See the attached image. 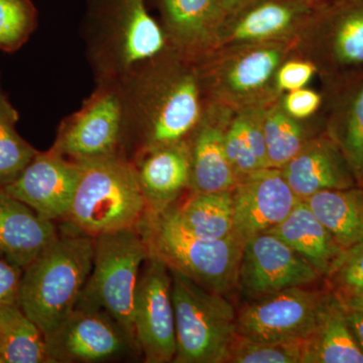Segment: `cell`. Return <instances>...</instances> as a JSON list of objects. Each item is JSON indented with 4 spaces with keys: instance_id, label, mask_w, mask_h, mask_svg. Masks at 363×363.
I'll list each match as a JSON object with an SVG mask.
<instances>
[{
    "instance_id": "cell-1",
    "label": "cell",
    "mask_w": 363,
    "mask_h": 363,
    "mask_svg": "<svg viewBox=\"0 0 363 363\" xmlns=\"http://www.w3.org/2000/svg\"><path fill=\"white\" fill-rule=\"evenodd\" d=\"M126 159L188 140L204 113L197 62L169 48L121 82Z\"/></svg>"
},
{
    "instance_id": "cell-2",
    "label": "cell",
    "mask_w": 363,
    "mask_h": 363,
    "mask_svg": "<svg viewBox=\"0 0 363 363\" xmlns=\"http://www.w3.org/2000/svg\"><path fill=\"white\" fill-rule=\"evenodd\" d=\"M83 38L96 82H121L169 48L145 0H99Z\"/></svg>"
},
{
    "instance_id": "cell-3",
    "label": "cell",
    "mask_w": 363,
    "mask_h": 363,
    "mask_svg": "<svg viewBox=\"0 0 363 363\" xmlns=\"http://www.w3.org/2000/svg\"><path fill=\"white\" fill-rule=\"evenodd\" d=\"M94 257V238L69 231L21 272L18 302L45 335L75 309Z\"/></svg>"
},
{
    "instance_id": "cell-4",
    "label": "cell",
    "mask_w": 363,
    "mask_h": 363,
    "mask_svg": "<svg viewBox=\"0 0 363 363\" xmlns=\"http://www.w3.org/2000/svg\"><path fill=\"white\" fill-rule=\"evenodd\" d=\"M294 48L295 40L231 45L203 55L196 62L207 102L240 111L277 101V72Z\"/></svg>"
},
{
    "instance_id": "cell-5",
    "label": "cell",
    "mask_w": 363,
    "mask_h": 363,
    "mask_svg": "<svg viewBox=\"0 0 363 363\" xmlns=\"http://www.w3.org/2000/svg\"><path fill=\"white\" fill-rule=\"evenodd\" d=\"M81 175L66 222L91 238L136 228L147 209L135 168L123 155L79 162Z\"/></svg>"
},
{
    "instance_id": "cell-6",
    "label": "cell",
    "mask_w": 363,
    "mask_h": 363,
    "mask_svg": "<svg viewBox=\"0 0 363 363\" xmlns=\"http://www.w3.org/2000/svg\"><path fill=\"white\" fill-rule=\"evenodd\" d=\"M150 255L212 292L225 295L238 286L245 243L235 236L202 240L177 226L164 213H149L138 225Z\"/></svg>"
},
{
    "instance_id": "cell-7",
    "label": "cell",
    "mask_w": 363,
    "mask_h": 363,
    "mask_svg": "<svg viewBox=\"0 0 363 363\" xmlns=\"http://www.w3.org/2000/svg\"><path fill=\"white\" fill-rule=\"evenodd\" d=\"M175 312V363H226L238 336V314L225 295L171 269Z\"/></svg>"
},
{
    "instance_id": "cell-8",
    "label": "cell",
    "mask_w": 363,
    "mask_h": 363,
    "mask_svg": "<svg viewBox=\"0 0 363 363\" xmlns=\"http://www.w3.org/2000/svg\"><path fill=\"white\" fill-rule=\"evenodd\" d=\"M149 255L138 227L95 236L92 269L78 302L108 312L136 347L133 306L140 271Z\"/></svg>"
},
{
    "instance_id": "cell-9",
    "label": "cell",
    "mask_w": 363,
    "mask_h": 363,
    "mask_svg": "<svg viewBox=\"0 0 363 363\" xmlns=\"http://www.w3.org/2000/svg\"><path fill=\"white\" fill-rule=\"evenodd\" d=\"M294 50L314 64L321 80L362 70L363 0H327L315 6Z\"/></svg>"
},
{
    "instance_id": "cell-10",
    "label": "cell",
    "mask_w": 363,
    "mask_h": 363,
    "mask_svg": "<svg viewBox=\"0 0 363 363\" xmlns=\"http://www.w3.org/2000/svg\"><path fill=\"white\" fill-rule=\"evenodd\" d=\"M123 128L121 82L98 81L81 108L60 124L52 149L76 162L123 155Z\"/></svg>"
},
{
    "instance_id": "cell-11",
    "label": "cell",
    "mask_w": 363,
    "mask_h": 363,
    "mask_svg": "<svg viewBox=\"0 0 363 363\" xmlns=\"http://www.w3.org/2000/svg\"><path fill=\"white\" fill-rule=\"evenodd\" d=\"M333 297L331 289L301 286L257 298L238 313V334L255 340L304 342Z\"/></svg>"
},
{
    "instance_id": "cell-12",
    "label": "cell",
    "mask_w": 363,
    "mask_h": 363,
    "mask_svg": "<svg viewBox=\"0 0 363 363\" xmlns=\"http://www.w3.org/2000/svg\"><path fill=\"white\" fill-rule=\"evenodd\" d=\"M45 338L51 363L104 362L140 352L108 312L92 306L77 304Z\"/></svg>"
},
{
    "instance_id": "cell-13",
    "label": "cell",
    "mask_w": 363,
    "mask_h": 363,
    "mask_svg": "<svg viewBox=\"0 0 363 363\" xmlns=\"http://www.w3.org/2000/svg\"><path fill=\"white\" fill-rule=\"evenodd\" d=\"M133 326L136 344L145 363L174 362L177 346L171 271L154 255H149L140 271Z\"/></svg>"
},
{
    "instance_id": "cell-14",
    "label": "cell",
    "mask_w": 363,
    "mask_h": 363,
    "mask_svg": "<svg viewBox=\"0 0 363 363\" xmlns=\"http://www.w3.org/2000/svg\"><path fill=\"white\" fill-rule=\"evenodd\" d=\"M321 278L293 248L271 233L253 236L242 248L238 286L257 298L293 286H311Z\"/></svg>"
},
{
    "instance_id": "cell-15",
    "label": "cell",
    "mask_w": 363,
    "mask_h": 363,
    "mask_svg": "<svg viewBox=\"0 0 363 363\" xmlns=\"http://www.w3.org/2000/svg\"><path fill=\"white\" fill-rule=\"evenodd\" d=\"M231 193L233 234L243 243L278 226L300 201L281 169H257L241 176Z\"/></svg>"
},
{
    "instance_id": "cell-16",
    "label": "cell",
    "mask_w": 363,
    "mask_h": 363,
    "mask_svg": "<svg viewBox=\"0 0 363 363\" xmlns=\"http://www.w3.org/2000/svg\"><path fill=\"white\" fill-rule=\"evenodd\" d=\"M314 7L300 0H247L222 20L213 49L295 40Z\"/></svg>"
},
{
    "instance_id": "cell-17",
    "label": "cell",
    "mask_w": 363,
    "mask_h": 363,
    "mask_svg": "<svg viewBox=\"0 0 363 363\" xmlns=\"http://www.w3.org/2000/svg\"><path fill=\"white\" fill-rule=\"evenodd\" d=\"M81 164L52 147L38 150L20 176L2 188L45 218L66 220L77 189Z\"/></svg>"
},
{
    "instance_id": "cell-18",
    "label": "cell",
    "mask_w": 363,
    "mask_h": 363,
    "mask_svg": "<svg viewBox=\"0 0 363 363\" xmlns=\"http://www.w3.org/2000/svg\"><path fill=\"white\" fill-rule=\"evenodd\" d=\"M323 105L320 116L325 133L363 184V69L338 77L323 79Z\"/></svg>"
},
{
    "instance_id": "cell-19",
    "label": "cell",
    "mask_w": 363,
    "mask_h": 363,
    "mask_svg": "<svg viewBox=\"0 0 363 363\" xmlns=\"http://www.w3.org/2000/svg\"><path fill=\"white\" fill-rule=\"evenodd\" d=\"M234 111L224 105L208 102L204 113L189 136L190 192L231 191L238 182L227 157L225 135Z\"/></svg>"
},
{
    "instance_id": "cell-20",
    "label": "cell",
    "mask_w": 363,
    "mask_h": 363,
    "mask_svg": "<svg viewBox=\"0 0 363 363\" xmlns=\"http://www.w3.org/2000/svg\"><path fill=\"white\" fill-rule=\"evenodd\" d=\"M130 161L149 213L166 211L186 190L190 191L188 140L147 150Z\"/></svg>"
},
{
    "instance_id": "cell-21",
    "label": "cell",
    "mask_w": 363,
    "mask_h": 363,
    "mask_svg": "<svg viewBox=\"0 0 363 363\" xmlns=\"http://www.w3.org/2000/svg\"><path fill=\"white\" fill-rule=\"evenodd\" d=\"M281 169L298 200L321 191L359 185L347 160L324 130L313 135Z\"/></svg>"
},
{
    "instance_id": "cell-22",
    "label": "cell",
    "mask_w": 363,
    "mask_h": 363,
    "mask_svg": "<svg viewBox=\"0 0 363 363\" xmlns=\"http://www.w3.org/2000/svg\"><path fill=\"white\" fill-rule=\"evenodd\" d=\"M58 236L54 221L0 188V259L23 271Z\"/></svg>"
},
{
    "instance_id": "cell-23",
    "label": "cell",
    "mask_w": 363,
    "mask_h": 363,
    "mask_svg": "<svg viewBox=\"0 0 363 363\" xmlns=\"http://www.w3.org/2000/svg\"><path fill=\"white\" fill-rule=\"evenodd\" d=\"M160 6L169 48L195 61L213 49L220 25L215 0H160Z\"/></svg>"
},
{
    "instance_id": "cell-24",
    "label": "cell",
    "mask_w": 363,
    "mask_h": 363,
    "mask_svg": "<svg viewBox=\"0 0 363 363\" xmlns=\"http://www.w3.org/2000/svg\"><path fill=\"white\" fill-rule=\"evenodd\" d=\"M267 233L285 241L324 279L330 276L345 252L302 200L285 220Z\"/></svg>"
},
{
    "instance_id": "cell-25",
    "label": "cell",
    "mask_w": 363,
    "mask_h": 363,
    "mask_svg": "<svg viewBox=\"0 0 363 363\" xmlns=\"http://www.w3.org/2000/svg\"><path fill=\"white\" fill-rule=\"evenodd\" d=\"M344 250L363 242V187L334 189L302 200Z\"/></svg>"
},
{
    "instance_id": "cell-26",
    "label": "cell",
    "mask_w": 363,
    "mask_h": 363,
    "mask_svg": "<svg viewBox=\"0 0 363 363\" xmlns=\"http://www.w3.org/2000/svg\"><path fill=\"white\" fill-rule=\"evenodd\" d=\"M171 220L195 238L223 240L233 235V206L231 191L190 192L179 206L166 210Z\"/></svg>"
},
{
    "instance_id": "cell-27",
    "label": "cell",
    "mask_w": 363,
    "mask_h": 363,
    "mask_svg": "<svg viewBox=\"0 0 363 363\" xmlns=\"http://www.w3.org/2000/svg\"><path fill=\"white\" fill-rule=\"evenodd\" d=\"M302 363H363V352L351 333L335 293L317 328L303 342Z\"/></svg>"
},
{
    "instance_id": "cell-28",
    "label": "cell",
    "mask_w": 363,
    "mask_h": 363,
    "mask_svg": "<svg viewBox=\"0 0 363 363\" xmlns=\"http://www.w3.org/2000/svg\"><path fill=\"white\" fill-rule=\"evenodd\" d=\"M262 130L269 167L281 169L313 135L323 130V123L321 117L318 121L294 118L284 111L279 99L264 108Z\"/></svg>"
},
{
    "instance_id": "cell-29",
    "label": "cell",
    "mask_w": 363,
    "mask_h": 363,
    "mask_svg": "<svg viewBox=\"0 0 363 363\" xmlns=\"http://www.w3.org/2000/svg\"><path fill=\"white\" fill-rule=\"evenodd\" d=\"M264 107L234 111L225 135L227 157L238 179L269 168L262 130Z\"/></svg>"
},
{
    "instance_id": "cell-30",
    "label": "cell",
    "mask_w": 363,
    "mask_h": 363,
    "mask_svg": "<svg viewBox=\"0 0 363 363\" xmlns=\"http://www.w3.org/2000/svg\"><path fill=\"white\" fill-rule=\"evenodd\" d=\"M2 363H51L45 334L18 303L0 306Z\"/></svg>"
},
{
    "instance_id": "cell-31",
    "label": "cell",
    "mask_w": 363,
    "mask_h": 363,
    "mask_svg": "<svg viewBox=\"0 0 363 363\" xmlns=\"http://www.w3.org/2000/svg\"><path fill=\"white\" fill-rule=\"evenodd\" d=\"M18 112L0 87V188L13 183L38 150L16 130Z\"/></svg>"
},
{
    "instance_id": "cell-32",
    "label": "cell",
    "mask_w": 363,
    "mask_h": 363,
    "mask_svg": "<svg viewBox=\"0 0 363 363\" xmlns=\"http://www.w3.org/2000/svg\"><path fill=\"white\" fill-rule=\"evenodd\" d=\"M38 25L30 0H0V51H18Z\"/></svg>"
},
{
    "instance_id": "cell-33",
    "label": "cell",
    "mask_w": 363,
    "mask_h": 363,
    "mask_svg": "<svg viewBox=\"0 0 363 363\" xmlns=\"http://www.w3.org/2000/svg\"><path fill=\"white\" fill-rule=\"evenodd\" d=\"M303 342L255 340L238 334L226 363H302Z\"/></svg>"
},
{
    "instance_id": "cell-34",
    "label": "cell",
    "mask_w": 363,
    "mask_h": 363,
    "mask_svg": "<svg viewBox=\"0 0 363 363\" xmlns=\"http://www.w3.org/2000/svg\"><path fill=\"white\" fill-rule=\"evenodd\" d=\"M337 297H346L363 289V242L346 250L340 262L326 279Z\"/></svg>"
},
{
    "instance_id": "cell-35",
    "label": "cell",
    "mask_w": 363,
    "mask_h": 363,
    "mask_svg": "<svg viewBox=\"0 0 363 363\" xmlns=\"http://www.w3.org/2000/svg\"><path fill=\"white\" fill-rule=\"evenodd\" d=\"M315 75L317 69L312 62L294 55L279 66L276 76L277 87L281 94L301 89L309 84Z\"/></svg>"
},
{
    "instance_id": "cell-36",
    "label": "cell",
    "mask_w": 363,
    "mask_h": 363,
    "mask_svg": "<svg viewBox=\"0 0 363 363\" xmlns=\"http://www.w3.org/2000/svg\"><path fill=\"white\" fill-rule=\"evenodd\" d=\"M279 104L294 118L310 121L320 113L323 105V94L309 88H301L281 94Z\"/></svg>"
},
{
    "instance_id": "cell-37",
    "label": "cell",
    "mask_w": 363,
    "mask_h": 363,
    "mask_svg": "<svg viewBox=\"0 0 363 363\" xmlns=\"http://www.w3.org/2000/svg\"><path fill=\"white\" fill-rule=\"evenodd\" d=\"M21 269L0 259V306L18 303Z\"/></svg>"
},
{
    "instance_id": "cell-38",
    "label": "cell",
    "mask_w": 363,
    "mask_h": 363,
    "mask_svg": "<svg viewBox=\"0 0 363 363\" xmlns=\"http://www.w3.org/2000/svg\"><path fill=\"white\" fill-rule=\"evenodd\" d=\"M343 309L346 322H347L351 333L357 341L358 347L363 352V311L345 307V306H343Z\"/></svg>"
},
{
    "instance_id": "cell-39",
    "label": "cell",
    "mask_w": 363,
    "mask_h": 363,
    "mask_svg": "<svg viewBox=\"0 0 363 363\" xmlns=\"http://www.w3.org/2000/svg\"><path fill=\"white\" fill-rule=\"evenodd\" d=\"M245 1H247V0H215L219 18H220V23L227 14L230 13L231 11L238 9V6L245 4Z\"/></svg>"
},
{
    "instance_id": "cell-40",
    "label": "cell",
    "mask_w": 363,
    "mask_h": 363,
    "mask_svg": "<svg viewBox=\"0 0 363 363\" xmlns=\"http://www.w3.org/2000/svg\"><path fill=\"white\" fill-rule=\"evenodd\" d=\"M343 306L363 311V289L346 297H338Z\"/></svg>"
},
{
    "instance_id": "cell-41",
    "label": "cell",
    "mask_w": 363,
    "mask_h": 363,
    "mask_svg": "<svg viewBox=\"0 0 363 363\" xmlns=\"http://www.w3.org/2000/svg\"><path fill=\"white\" fill-rule=\"evenodd\" d=\"M300 1L305 2V4H310V6H318L322 2L327 1V0H300Z\"/></svg>"
},
{
    "instance_id": "cell-42",
    "label": "cell",
    "mask_w": 363,
    "mask_h": 363,
    "mask_svg": "<svg viewBox=\"0 0 363 363\" xmlns=\"http://www.w3.org/2000/svg\"><path fill=\"white\" fill-rule=\"evenodd\" d=\"M0 363H2V360H1V353H0Z\"/></svg>"
},
{
    "instance_id": "cell-43",
    "label": "cell",
    "mask_w": 363,
    "mask_h": 363,
    "mask_svg": "<svg viewBox=\"0 0 363 363\" xmlns=\"http://www.w3.org/2000/svg\"><path fill=\"white\" fill-rule=\"evenodd\" d=\"M360 186H362V187H363V184H362V185H360Z\"/></svg>"
}]
</instances>
